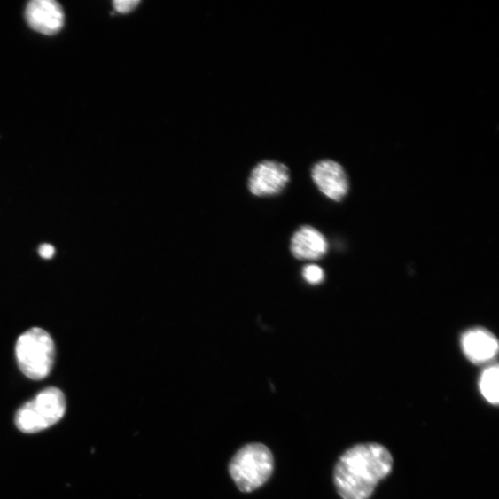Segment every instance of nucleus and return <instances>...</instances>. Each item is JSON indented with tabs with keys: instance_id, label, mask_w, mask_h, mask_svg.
Wrapping results in <instances>:
<instances>
[{
	"instance_id": "1",
	"label": "nucleus",
	"mask_w": 499,
	"mask_h": 499,
	"mask_svg": "<svg viewBox=\"0 0 499 499\" xmlns=\"http://www.w3.org/2000/svg\"><path fill=\"white\" fill-rule=\"evenodd\" d=\"M394 457L378 443L356 445L339 458L334 484L342 499H368L378 485L392 472Z\"/></svg>"
},
{
	"instance_id": "2",
	"label": "nucleus",
	"mask_w": 499,
	"mask_h": 499,
	"mask_svg": "<svg viewBox=\"0 0 499 499\" xmlns=\"http://www.w3.org/2000/svg\"><path fill=\"white\" fill-rule=\"evenodd\" d=\"M20 371L33 380L46 378L54 366L56 349L53 339L46 331L33 328L20 335L15 346Z\"/></svg>"
},
{
	"instance_id": "3",
	"label": "nucleus",
	"mask_w": 499,
	"mask_h": 499,
	"mask_svg": "<svg viewBox=\"0 0 499 499\" xmlns=\"http://www.w3.org/2000/svg\"><path fill=\"white\" fill-rule=\"evenodd\" d=\"M274 459L262 444H250L238 450L230 464V473L238 488L252 492L261 487L271 476Z\"/></svg>"
},
{
	"instance_id": "4",
	"label": "nucleus",
	"mask_w": 499,
	"mask_h": 499,
	"mask_svg": "<svg viewBox=\"0 0 499 499\" xmlns=\"http://www.w3.org/2000/svg\"><path fill=\"white\" fill-rule=\"evenodd\" d=\"M66 411V399L60 389L51 386L42 390L21 407L15 417L18 429L35 433L59 422Z\"/></svg>"
},
{
	"instance_id": "5",
	"label": "nucleus",
	"mask_w": 499,
	"mask_h": 499,
	"mask_svg": "<svg viewBox=\"0 0 499 499\" xmlns=\"http://www.w3.org/2000/svg\"><path fill=\"white\" fill-rule=\"evenodd\" d=\"M290 182L289 168L282 163L263 161L252 171L249 190L255 197H270L284 191Z\"/></svg>"
},
{
	"instance_id": "6",
	"label": "nucleus",
	"mask_w": 499,
	"mask_h": 499,
	"mask_svg": "<svg viewBox=\"0 0 499 499\" xmlns=\"http://www.w3.org/2000/svg\"><path fill=\"white\" fill-rule=\"evenodd\" d=\"M312 179L317 189L329 199L340 202L350 190L348 175L338 162L325 160L312 169Z\"/></svg>"
},
{
	"instance_id": "7",
	"label": "nucleus",
	"mask_w": 499,
	"mask_h": 499,
	"mask_svg": "<svg viewBox=\"0 0 499 499\" xmlns=\"http://www.w3.org/2000/svg\"><path fill=\"white\" fill-rule=\"evenodd\" d=\"M26 19L34 31L45 35H55L64 27L62 6L55 0H33L26 9Z\"/></svg>"
},
{
	"instance_id": "8",
	"label": "nucleus",
	"mask_w": 499,
	"mask_h": 499,
	"mask_svg": "<svg viewBox=\"0 0 499 499\" xmlns=\"http://www.w3.org/2000/svg\"><path fill=\"white\" fill-rule=\"evenodd\" d=\"M462 347L469 361L477 364L493 360L498 352L496 338L483 329H474L464 333Z\"/></svg>"
},
{
	"instance_id": "9",
	"label": "nucleus",
	"mask_w": 499,
	"mask_h": 499,
	"mask_svg": "<svg viewBox=\"0 0 499 499\" xmlns=\"http://www.w3.org/2000/svg\"><path fill=\"white\" fill-rule=\"evenodd\" d=\"M328 248L324 236L310 226L301 227L292 238L291 250L298 259H319L327 253Z\"/></svg>"
},
{
	"instance_id": "10",
	"label": "nucleus",
	"mask_w": 499,
	"mask_h": 499,
	"mask_svg": "<svg viewBox=\"0 0 499 499\" xmlns=\"http://www.w3.org/2000/svg\"><path fill=\"white\" fill-rule=\"evenodd\" d=\"M499 369L496 365L486 369L480 378V388L483 397L492 404L499 402Z\"/></svg>"
},
{
	"instance_id": "11",
	"label": "nucleus",
	"mask_w": 499,
	"mask_h": 499,
	"mask_svg": "<svg viewBox=\"0 0 499 499\" xmlns=\"http://www.w3.org/2000/svg\"><path fill=\"white\" fill-rule=\"evenodd\" d=\"M302 277L312 285L321 284L324 280V274L321 268L316 265L307 266L302 270Z\"/></svg>"
},
{
	"instance_id": "12",
	"label": "nucleus",
	"mask_w": 499,
	"mask_h": 499,
	"mask_svg": "<svg viewBox=\"0 0 499 499\" xmlns=\"http://www.w3.org/2000/svg\"><path fill=\"white\" fill-rule=\"evenodd\" d=\"M139 4V0H115V2H113L115 12L121 14L134 12Z\"/></svg>"
},
{
	"instance_id": "13",
	"label": "nucleus",
	"mask_w": 499,
	"mask_h": 499,
	"mask_svg": "<svg viewBox=\"0 0 499 499\" xmlns=\"http://www.w3.org/2000/svg\"><path fill=\"white\" fill-rule=\"evenodd\" d=\"M38 253L42 258L51 259L56 253V249L52 245L44 244L39 246Z\"/></svg>"
}]
</instances>
